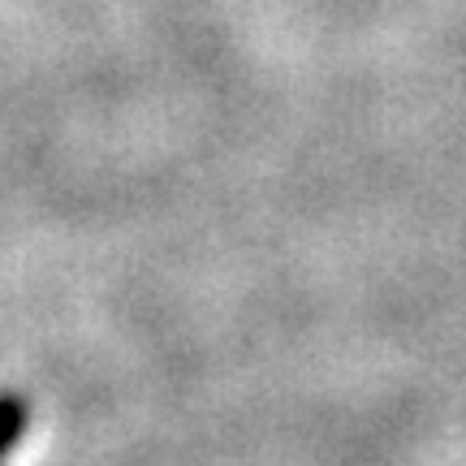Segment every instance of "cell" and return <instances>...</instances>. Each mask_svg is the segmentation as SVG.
I'll return each mask as SVG.
<instances>
[{"label": "cell", "instance_id": "cell-1", "mask_svg": "<svg viewBox=\"0 0 466 466\" xmlns=\"http://www.w3.org/2000/svg\"><path fill=\"white\" fill-rule=\"evenodd\" d=\"M31 428V401L22 393H0V466L17 450V441Z\"/></svg>", "mask_w": 466, "mask_h": 466}]
</instances>
